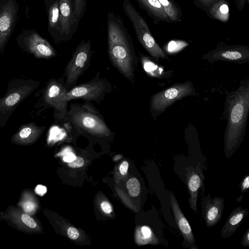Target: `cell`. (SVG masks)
Instances as JSON below:
<instances>
[{"instance_id": "obj_18", "label": "cell", "mask_w": 249, "mask_h": 249, "mask_svg": "<svg viewBox=\"0 0 249 249\" xmlns=\"http://www.w3.org/2000/svg\"><path fill=\"white\" fill-rule=\"evenodd\" d=\"M249 213L248 209L243 208L240 206L233 210L221 230V237L228 238L233 234L237 231L243 219Z\"/></svg>"}, {"instance_id": "obj_16", "label": "cell", "mask_w": 249, "mask_h": 249, "mask_svg": "<svg viewBox=\"0 0 249 249\" xmlns=\"http://www.w3.org/2000/svg\"><path fill=\"white\" fill-rule=\"evenodd\" d=\"M171 207L177 226L183 237V246L185 248L197 249L191 226L182 212L173 193L170 195Z\"/></svg>"}, {"instance_id": "obj_5", "label": "cell", "mask_w": 249, "mask_h": 249, "mask_svg": "<svg viewBox=\"0 0 249 249\" xmlns=\"http://www.w3.org/2000/svg\"><path fill=\"white\" fill-rule=\"evenodd\" d=\"M122 7L133 25L137 38L141 45L158 61L160 58L168 59L153 36L147 23L131 2L129 0H124Z\"/></svg>"}, {"instance_id": "obj_35", "label": "cell", "mask_w": 249, "mask_h": 249, "mask_svg": "<svg viewBox=\"0 0 249 249\" xmlns=\"http://www.w3.org/2000/svg\"><path fill=\"white\" fill-rule=\"evenodd\" d=\"M249 0H235L237 8L240 11H241L244 8L247 2Z\"/></svg>"}, {"instance_id": "obj_27", "label": "cell", "mask_w": 249, "mask_h": 249, "mask_svg": "<svg viewBox=\"0 0 249 249\" xmlns=\"http://www.w3.org/2000/svg\"><path fill=\"white\" fill-rule=\"evenodd\" d=\"M241 187V196L237 198V201L240 202L242 199L243 196L245 193L249 188V176L247 175L244 177L243 180L240 184Z\"/></svg>"}, {"instance_id": "obj_33", "label": "cell", "mask_w": 249, "mask_h": 249, "mask_svg": "<svg viewBox=\"0 0 249 249\" xmlns=\"http://www.w3.org/2000/svg\"><path fill=\"white\" fill-rule=\"evenodd\" d=\"M101 207L105 213H109L112 211L111 206L108 202H103L101 204Z\"/></svg>"}, {"instance_id": "obj_21", "label": "cell", "mask_w": 249, "mask_h": 249, "mask_svg": "<svg viewBox=\"0 0 249 249\" xmlns=\"http://www.w3.org/2000/svg\"><path fill=\"white\" fill-rule=\"evenodd\" d=\"M205 12L210 18L224 23L227 22L230 17V6L227 0H218Z\"/></svg>"}, {"instance_id": "obj_19", "label": "cell", "mask_w": 249, "mask_h": 249, "mask_svg": "<svg viewBox=\"0 0 249 249\" xmlns=\"http://www.w3.org/2000/svg\"><path fill=\"white\" fill-rule=\"evenodd\" d=\"M139 6L144 10L149 17L153 19L154 23L160 22L172 23L158 0H135Z\"/></svg>"}, {"instance_id": "obj_20", "label": "cell", "mask_w": 249, "mask_h": 249, "mask_svg": "<svg viewBox=\"0 0 249 249\" xmlns=\"http://www.w3.org/2000/svg\"><path fill=\"white\" fill-rule=\"evenodd\" d=\"M46 128V126H40L34 123H29L20 126L13 139L18 142H33L40 136Z\"/></svg>"}, {"instance_id": "obj_17", "label": "cell", "mask_w": 249, "mask_h": 249, "mask_svg": "<svg viewBox=\"0 0 249 249\" xmlns=\"http://www.w3.org/2000/svg\"><path fill=\"white\" fill-rule=\"evenodd\" d=\"M48 31L55 43L63 42L61 32L58 0H55L46 7Z\"/></svg>"}, {"instance_id": "obj_2", "label": "cell", "mask_w": 249, "mask_h": 249, "mask_svg": "<svg viewBox=\"0 0 249 249\" xmlns=\"http://www.w3.org/2000/svg\"><path fill=\"white\" fill-rule=\"evenodd\" d=\"M229 118L224 136L225 154L231 157L238 147L249 110V88L241 85L229 99Z\"/></svg>"}, {"instance_id": "obj_30", "label": "cell", "mask_w": 249, "mask_h": 249, "mask_svg": "<svg viewBox=\"0 0 249 249\" xmlns=\"http://www.w3.org/2000/svg\"><path fill=\"white\" fill-rule=\"evenodd\" d=\"M67 233L69 237L73 240L77 239L79 236V233L77 230L72 227L68 229Z\"/></svg>"}, {"instance_id": "obj_38", "label": "cell", "mask_w": 249, "mask_h": 249, "mask_svg": "<svg viewBox=\"0 0 249 249\" xmlns=\"http://www.w3.org/2000/svg\"><path fill=\"white\" fill-rule=\"evenodd\" d=\"M54 0H43L45 5L46 6V8L49 5H50Z\"/></svg>"}, {"instance_id": "obj_15", "label": "cell", "mask_w": 249, "mask_h": 249, "mask_svg": "<svg viewBox=\"0 0 249 249\" xmlns=\"http://www.w3.org/2000/svg\"><path fill=\"white\" fill-rule=\"evenodd\" d=\"M224 207V199L215 196L212 198L208 194L202 199L201 212L206 226L210 228L215 226L221 218Z\"/></svg>"}, {"instance_id": "obj_10", "label": "cell", "mask_w": 249, "mask_h": 249, "mask_svg": "<svg viewBox=\"0 0 249 249\" xmlns=\"http://www.w3.org/2000/svg\"><path fill=\"white\" fill-rule=\"evenodd\" d=\"M195 90L190 81L176 84L153 95L150 102L152 115H158L176 101L193 94Z\"/></svg>"}, {"instance_id": "obj_32", "label": "cell", "mask_w": 249, "mask_h": 249, "mask_svg": "<svg viewBox=\"0 0 249 249\" xmlns=\"http://www.w3.org/2000/svg\"><path fill=\"white\" fill-rule=\"evenodd\" d=\"M241 244L245 247H248L249 246V229L244 233L243 236Z\"/></svg>"}, {"instance_id": "obj_29", "label": "cell", "mask_w": 249, "mask_h": 249, "mask_svg": "<svg viewBox=\"0 0 249 249\" xmlns=\"http://www.w3.org/2000/svg\"><path fill=\"white\" fill-rule=\"evenodd\" d=\"M84 163V159L80 157H77L73 161L68 162V165L70 167L76 168L81 167Z\"/></svg>"}, {"instance_id": "obj_1", "label": "cell", "mask_w": 249, "mask_h": 249, "mask_svg": "<svg viewBox=\"0 0 249 249\" xmlns=\"http://www.w3.org/2000/svg\"><path fill=\"white\" fill-rule=\"evenodd\" d=\"M107 53L112 65L133 83L138 58L130 35L120 17L113 12L107 15Z\"/></svg>"}, {"instance_id": "obj_4", "label": "cell", "mask_w": 249, "mask_h": 249, "mask_svg": "<svg viewBox=\"0 0 249 249\" xmlns=\"http://www.w3.org/2000/svg\"><path fill=\"white\" fill-rule=\"evenodd\" d=\"M33 79H16L11 81L6 93L0 98V127L6 124L16 108L39 85Z\"/></svg>"}, {"instance_id": "obj_25", "label": "cell", "mask_w": 249, "mask_h": 249, "mask_svg": "<svg viewBox=\"0 0 249 249\" xmlns=\"http://www.w3.org/2000/svg\"><path fill=\"white\" fill-rule=\"evenodd\" d=\"M74 11L77 19L79 21L85 13L87 0H73Z\"/></svg>"}, {"instance_id": "obj_9", "label": "cell", "mask_w": 249, "mask_h": 249, "mask_svg": "<svg viewBox=\"0 0 249 249\" xmlns=\"http://www.w3.org/2000/svg\"><path fill=\"white\" fill-rule=\"evenodd\" d=\"M17 42L23 51L37 58L50 59L57 54L51 44L33 29L23 30Z\"/></svg>"}, {"instance_id": "obj_23", "label": "cell", "mask_w": 249, "mask_h": 249, "mask_svg": "<svg viewBox=\"0 0 249 249\" xmlns=\"http://www.w3.org/2000/svg\"><path fill=\"white\" fill-rule=\"evenodd\" d=\"M140 56L143 68L147 73L159 78L163 77L164 72L162 68L152 62L146 55L141 53Z\"/></svg>"}, {"instance_id": "obj_26", "label": "cell", "mask_w": 249, "mask_h": 249, "mask_svg": "<svg viewBox=\"0 0 249 249\" xmlns=\"http://www.w3.org/2000/svg\"><path fill=\"white\" fill-rule=\"evenodd\" d=\"M218 0H193L194 4L199 8L205 11L211 5Z\"/></svg>"}, {"instance_id": "obj_37", "label": "cell", "mask_w": 249, "mask_h": 249, "mask_svg": "<svg viewBox=\"0 0 249 249\" xmlns=\"http://www.w3.org/2000/svg\"><path fill=\"white\" fill-rule=\"evenodd\" d=\"M36 191L39 195L42 196L46 193L47 189L45 186L39 185L36 187Z\"/></svg>"}, {"instance_id": "obj_3", "label": "cell", "mask_w": 249, "mask_h": 249, "mask_svg": "<svg viewBox=\"0 0 249 249\" xmlns=\"http://www.w3.org/2000/svg\"><path fill=\"white\" fill-rule=\"evenodd\" d=\"M67 118L76 128L87 133L103 136L112 133L103 116L90 102L70 104Z\"/></svg>"}, {"instance_id": "obj_28", "label": "cell", "mask_w": 249, "mask_h": 249, "mask_svg": "<svg viewBox=\"0 0 249 249\" xmlns=\"http://www.w3.org/2000/svg\"><path fill=\"white\" fill-rule=\"evenodd\" d=\"M21 219L23 223L30 228L34 229L36 227L35 221L27 214H22L21 215Z\"/></svg>"}, {"instance_id": "obj_8", "label": "cell", "mask_w": 249, "mask_h": 249, "mask_svg": "<svg viewBox=\"0 0 249 249\" xmlns=\"http://www.w3.org/2000/svg\"><path fill=\"white\" fill-rule=\"evenodd\" d=\"M100 73L98 72L90 81L76 85L69 90L66 94L67 100L81 99L99 103L112 90L111 84L106 79L101 78Z\"/></svg>"}, {"instance_id": "obj_12", "label": "cell", "mask_w": 249, "mask_h": 249, "mask_svg": "<svg viewBox=\"0 0 249 249\" xmlns=\"http://www.w3.org/2000/svg\"><path fill=\"white\" fill-rule=\"evenodd\" d=\"M61 32L63 42L76 32L79 21L75 16L73 0H58Z\"/></svg>"}, {"instance_id": "obj_6", "label": "cell", "mask_w": 249, "mask_h": 249, "mask_svg": "<svg viewBox=\"0 0 249 249\" xmlns=\"http://www.w3.org/2000/svg\"><path fill=\"white\" fill-rule=\"evenodd\" d=\"M93 52L90 40L83 39L78 44L65 69L64 84L68 90L76 86L78 79L88 69Z\"/></svg>"}, {"instance_id": "obj_24", "label": "cell", "mask_w": 249, "mask_h": 249, "mask_svg": "<svg viewBox=\"0 0 249 249\" xmlns=\"http://www.w3.org/2000/svg\"><path fill=\"white\" fill-rule=\"evenodd\" d=\"M126 186L131 196L135 197L139 195L141 186L140 182L137 178H133L129 179L127 182Z\"/></svg>"}, {"instance_id": "obj_36", "label": "cell", "mask_w": 249, "mask_h": 249, "mask_svg": "<svg viewBox=\"0 0 249 249\" xmlns=\"http://www.w3.org/2000/svg\"><path fill=\"white\" fill-rule=\"evenodd\" d=\"M75 158L76 157L74 154L72 153H69L64 157L63 160L65 162H70L73 161Z\"/></svg>"}, {"instance_id": "obj_11", "label": "cell", "mask_w": 249, "mask_h": 249, "mask_svg": "<svg viewBox=\"0 0 249 249\" xmlns=\"http://www.w3.org/2000/svg\"><path fill=\"white\" fill-rule=\"evenodd\" d=\"M18 9L17 0H2L0 2V54L16 27Z\"/></svg>"}, {"instance_id": "obj_39", "label": "cell", "mask_w": 249, "mask_h": 249, "mask_svg": "<svg viewBox=\"0 0 249 249\" xmlns=\"http://www.w3.org/2000/svg\"><path fill=\"white\" fill-rule=\"evenodd\" d=\"M2 1V0H0V2Z\"/></svg>"}, {"instance_id": "obj_22", "label": "cell", "mask_w": 249, "mask_h": 249, "mask_svg": "<svg viewBox=\"0 0 249 249\" xmlns=\"http://www.w3.org/2000/svg\"><path fill=\"white\" fill-rule=\"evenodd\" d=\"M172 22L180 21L182 16L179 6L174 0H158Z\"/></svg>"}, {"instance_id": "obj_7", "label": "cell", "mask_w": 249, "mask_h": 249, "mask_svg": "<svg viewBox=\"0 0 249 249\" xmlns=\"http://www.w3.org/2000/svg\"><path fill=\"white\" fill-rule=\"evenodd\" d=\"M68 90L62 78L50 79L44 89L42 102L45 108H53V116L56 121H62L67 118L69 101L66 94Z\"/></svg>"}, {"instance_id": "obj_13", "label": "cell", "mask_w": 249, "mask_h": 249, "mask_svg": "<svg viewBox=\"0 0 249 249\" xmlns=\"http://www.w3.org/2000/svg\"><path fill=\"white\" fill-rule=\"evenodd\" d=\"M204 57L210 61L247 60L249 58V47L242 45H221L204 55Z\"/></svg>"}, {"instance_id": "obj_14", "label": "cell", "mask_w": 249, "mask_h": 249, "mask_svg": "<svg viewBox=\"0 0 249 249\" xmlns=\"http://www.w3.org/2000/svg\"><path fill=\"white\" fill-rule=\"evenodd\" d=\"M184 174L186 184L189 195L188 201L190 206L197 213L198 191L203 184L204 176L201 168L198 164L188 166L185 168Z\"/></svg>"}, {"instance_id": "obj_34", "label": "cell", "mask_w": 249, "mask_h": 249, "mask_svg": "<svg viewBox=\"0 0 249 249\" xmlns=\"http://www.w3.org/2000/svg\"><path fill=\"white\" fill-rule=\"evenodd\" d=\"M128 163L126 161H123L120 166V172L122 175H125L127 172Z\"/></svg>"}, {"instance_id": "obj_31", "label": "cell", "mask_w": 249, "mask_h": 249, "mask_svg": "<svg viewBox=\"0 0 249 249\" xmlns=\"http://www.w3.org/2000/svg\"><path fill=\"white\" fill-rule=\"evenodd\" d=\"M142 232L144 238L151 239L152 237V231L151 229L146 226H143L142 228Z\"/></svg>"}]
</instances>
